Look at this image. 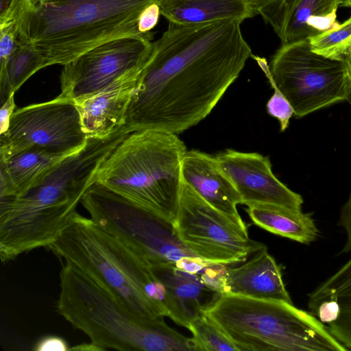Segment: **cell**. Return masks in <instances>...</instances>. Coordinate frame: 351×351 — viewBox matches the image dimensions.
Here are the masks:
<instances>
[{
    "label": "cell",
    "instance_id": "6da1fadb",
    "mask_svg": "<svg viewBox=\"0 0 351 351\" xmlns=\"http://www.w3.org/2000/svg\"><path fill=\"white\" fill-rule=\"evenodd\" d=\"M241 22H169L152 43L128 109L131 130L178 134L197 125L239 77L252 50Z\"/></svg>",
    "mask_w": 351,
    "mask_h": 351
},
{
    "label": "cell",
    "instance_id": "7a4b0ae2",
    "mask_svg": "<svg viewBox=\"0 0 351 351\" xmlns=\"http://www.w3.org/2000/svg\"><path fill=\"white\" fill-rule=\"evenodd\" d=\"M162 0H11L0 18L13 20L18 40L32 45L45 67L65 65L115 39L152 40L138 27L143 10Z\"/></svg>",
    "mask_w": 351,
    "mask_h": 351
},
{
    "label": "cell",
    "instance_id": "3957f363",
    "mask_svg": "<svg viewBox=\"0 0 351 351\" xmlns=\"http://www.w3.org/2000/svg\"><path fill=\"white\" fill-rule=\"evenodd\" d=\"M134 313L169 315L168 295L149 265L116 237L77 212L48 247Z\"/></svg>",
    "mask_w": 351,
    "mask_h": 351
},
{
    "label": "cell",
    "instance_id": "277c9868",
    "mask_svg": "<svg viewBox=\"0 0 351 351\" xmlns=\"http://www.w3.org/2000/svg\"><path fill=\"white\" fill-rule=\"evenodd\" d=\"M60 280L57 312L104 350L195 351L193 338L169 327L164 317L134 313L66 263L62 265Z\"/></svg>",
    "mask_w": 351,
    "mask_h": 351
},
{
    "label": "cell",
    "instance_id": "5b68a950",
    "mask_svg": "<svg viewBox=\"0 0 351 351\" xmlns=\"http://www.w3.org/2000/svg\"><path fill=\"white\" fill-rule=\"evenodd\" d=\"M186 152L184 143L176 134L135 130L103 161L93 182L173 225L183 184L182 162Z\"/></svg>",
    "mask_w": 351,
    "mask_h": 351
},
{
    "label": "cell",
    "instance_id": "8992f818",
    "mask_svg": "<svg viewBox=\"0 0 351 351\" xmlns=\"http://www.w3.org/2000/svg\"><path fill=\"white\" fill-rule=\"evenodd\" d=\"M239 351H347L311 312L281 300L221 293L206 311Z\"/></svg>",
    "mask_w": 351,
    "mask_h": 351
},
{
    "label": "cell",
    "instance_id": "52a82bcc",
    "mask_svg": "<svg viewBox=\"0 0 351 351\" xmlns=\"http://www.w3.org/2000/svg\"><path fill=\"white\" fill-rule=\"evenodd\" d=\"M81 204L97 226L121 241L151 268L174 267L199 275L211 263L190 250L171 223L98 182L89 186Z\"/></svg>",
    "mask_w": 351,
    "mask_h": 351
},
{
    "label": "cell",
    "instance_id": "ba28073f",
    "mask_svg": "<svg viewBox=\"0 0 351 351\" xmlns=\"http://www.w3.org/2000/svg\"><path fill=\"white\" fill-rule=\"evenodd\" d=\"M257 61L287 98L296 118L351 98V62L314 53L308 38L282 43L269 65Z\"/></svg>",
    "mask_w": 351,
    "mask_h": 351
},
{
    "label": "cell",
    "instance_id": "9c48e42d",
    "mask_svg": "<svg viewBox=\"0 0 351 351\" xmlns=\"http://www.w3.org/2000/svg\"><path fill=\"white\" fill-rule=\"evenodd\" d=\"M180 240L204 261L234 265L267 248L249 238L183 182L173 224Z\"/></svg>",
    "mask_w": 351,
    "mask_h": 351
},
{
    "label": "cell",
    "instance_id": "30bf717a",
    "mask_svg": "<svg viewBox=\"0 0 351 351\" xmlns=\"http://www.w3.org/2000/svg\"><path fill=\"white\" fill-rule=\"evenodd\" d=\"M87 141L75 103L60 94L14 111L8 129L0 135V159L32 147L71 154Z\"/></svg>",
    "mask_w": 351,
    "mask_h": 351
},
{
    "label": "cell",
    "instance_id": "8fae6325",
    "mask_svg": "<svg viewBox=\"0 0 351 351\" xmlns=\"http://www.w3.org/2000/svg\"><path fill=\"white\" fill-rule=\"evenodd\" d=\"M152 48L151 39L130 36L87 51L64 65L60 95L75 103L94 95L128 71L145 64Z\"/></svg>",
    "mask_w": 351,
    "mask_h": 351
},
{
    "label": "cell",
    "instance_id": "7c38bea8",
    "mask_svg": "<svg viewBox=\"0 0 351 351\" xmlns=\"http://www.w3.org/2000/svg\"><path fill=\"white\" fill-rule=\"evenodd\" d=\"M241 198V204H274L302 209V197L273 173L269 157L228 149L215 156Z\"/></svg>",
    "mask_w": 351,
    "mask_h": 351
},
{
    "label": "cell",
    "instance_id": "4fadbf2b",
    "mask_svg": "<svg viewBox=\"0 0 351 351\" xmlns=\"http://www.w3.org/2000/svg\"><path fill=\"white\" fill-rule=\"evenodd\" d=\"M182 178L184 183L248 235L247 225L237 210L240 196L216 156L187 151L182 162Z\"/></svg>",
    "mask_w": 351,
    "mask_h": 351
},
{
    "label": "cell",
    "instance_id": "5bb4252c",
    "mask_svg": "<svg viewBox=\"0 0 351 351\" xmlns=\"http://www.w3.org/2000/svg\"><path fill=\"white\" fill-rule=\"evenodd\" d=\"M145 64L128 71L101 90L75 102L88 138L108 136L125 125L128 109Z\"/></svg>",
    "mask_w": 351,
    "mask_h": 351
},
{
    "label": "cell",
    "instance_id": "9a60e30c",
    "mask_svg": "<svg viewBox=\"0 0 351 351\" xmlns=\"http://www.w3.org/2000/svg\"><path fill=\"white\" fill-rule=\"evenodd\" d=\"M308 307L351 350V258L308 294Z\"/></svg>",
    "mask_w": 351,
    "mask_h": 351
},
{
    "label": "cell",
    "instance_id": "2e32d148",
    "mask_svg": "<svg viewBox=\"0 0 351 351\" xmlns=\"http://www.w3.org/2000/svg\"><path fill=\"white\" fill-rule=\"evenodd\" d=\"M222 293L293 303L281 268L267 248L238 267H229Z\"/></svg>",
    "mask_w": 351,
    "mask_h": 351
},
{
    "label": "cell",
    "instance_id": "e0dca14e",
    "mask_svg": "<svg viewBox=\"0 0 351 351\" xmlns=\"http://www.w3.org/2000/svg\"><path fill=\"white\" fill-rule=\"evenodd\" d=\"M152 269L166 288L168 317L179 326L187 328L192 320L205 313L221 295L208 288L197 274L174 267Z\"/></svg>",
    "mask_w": 351,
    "mask_h": 351
},
{
    "label": "cell",
    "instance_id": "ac0fdd59",
    "mask_svg": "<svg viewBox=\"0 0 351 351\" xmlns=\"http://www.w3.org/2000/svg\"><path fill=\"white\" fill-rule=\"evenodd\" d=\"M71 154L32 147L0 159V199L23 195Z\"/></svg>",
    "mask_w": 351,
    "mask_h": 351
},
{
    "label": "cell",
    "instance_id": "d6986e66",
    "mask_svg": "<svg viewBox=\"0 0 351 351\" xmlns=\"http://www.w3.org/2000/svg\"><path fill=\"white\" fill-rule=\"evenodd\" d=\"M159 5L162 16L180 25L226 20L242 23L255 16L246 0H162Z\"/></svg>",
    "mask_w": 351,
    "mask_h": 351
},
{
    "label": "cell",
    "instance_id": "ffe728a7",
    "mask_svg": "<svg viewBox=\"0 0 351 351\" xmlns=\"http://www.w3.org/2000/svg\"><path fill=\"white\" fill-rule=\"evenodd\" d=\"M339 5V0H283L260 15L284 43L317 34L306 25L307 19L313 15L328 14Z\"/></svg>",
    "mask_w": 351,
    "mask_h": 351
},
{
    "label": "cell",
    "instance_id": "44dd1931",
    "mask_svg": "<svg viewBox=\"0 0 351 351\" xmlns=\"http://www.w3.org/2000/svg\"><path fill=\"white\" fill-rule=\"evenodd\" d=\"M247 206L252 222L269 232L303 244H309L318 237L313 219L302 209L266 204Z\"/></svg>",
    "mask_w": 351,
    "mask_h": 351
},
{
    "label": "cell",
    "instance_id": "7402d4cb",
    "mask_svg": "<svg viewBox=\"0 0 351 351\" xmlns=\"http://www.w3.org/2000/svg\"><path fill=\"white\" fill-rule=\"evenodd\" d=\"M45 67L40 53L32 45L19 40L5 68L0 71L1 106L32 75Z\"/></svg>",
    "mask_w": 351,
    "mask_h": 351
},
{
    "label": "cell",
    "instance_id": "603a6c76",
    "mask_svg": "<svg viewBox=\"0 0 351 351\" xmlns=\"http://www.w3.org/2000/svg\"><path fill=\"white\" fill-rule=\"evenodd\" d=\"M311 51L325 58L351 62V16L343 23L308 38Z\"/></svg>",
    "mask_w": 351,
    "mask_h": 351
},
{
    "label": "cell",
    "instance_id": "cb8c5ba5",
    "mask_svg": "<svg viewBox=\"0 0 351 351\" xmlns=\"http://www.w3.org/2000/svg\"><path fill=\"white\" fill-rule=\"evenodd\" d=\"M186 328L193 335L195 351H239L232 340L206 313L192 320Z\"/></svg>",
    "mask_w": 351,
    "mask_h": 351
},
{
    "label": "cell",
    "instance_id": "d4e9b609",
    "mask_svg": "<svg viewBox=\"0 0 351 351\" xmlns=\"http://www.w3.org/2000/svg\"><path fill=\"white\" fill-rule=\"evenodd\" d=\"M270 84L274 90V94L268 100L266 108L268 114L278 120L280 131H285L289 124V121L294 114L293 108L284 94L276 86L266 71H263Z\"/></svg>",
    "mask_w": 351,
    "mask_h": 351
},
{
    "label": "cell",
    "instance_id": "484cf974",
    "mask_svg": "<svg viewBox=\"0 0 351 351\" xmlns=\"http://www.w3.org/2000/svg\"><path fill=\"white\" fill-rule=\"evenodd\" d=\"M18 44L15 22L10 19H0V71L5 68Z\"/></svg>",
    "mask_w": 351,
    "mask_h": 351
},
{
    "label": "cell",
    "instance_id": "4316f807",
    "mask_svg": "<svg viewBox=\"0 0 351 351\" xmlns=\"http://www.w3.org/2000/svg\"><path fill=\"white\" fill-rule=\"evenodd\" d=\"M160 3H154L146 7L141 12L138 27L143 34H151V30L157 25L159 17L161 15Z\"/></svg>",
    "mask_w": 351,
    "mask_h": 351
},
{
    "label": "cell",
    "instance_id": "83f0119b",
    "mask_svg": "<svg viewBox=\"0 0 351 351\" xmlns=\"http://www.w3.org/2000/svg\"><path fill=\"white\" fill-rule=\"evenodd\" d=\"M348 102L351 106V98ZM339 225L343 228L346 235V241L341 253L351 252V192L347 201L341 208Z\"/></svg>",
    "mask_w": 351,
    "mask_h": 351
},
{
    "label": "cell",
    "instance_id": "f1b7e54d",
    "mask_svg": "<svg viewBox=\"0 0 351 351\" xmlns=\"http://www.w3.org/2000/svg\"><path fill=\"white\" fill-rule=\"evenodd\" d=\"M337 10L326 14L313 15L307 19L306 25L318 33L327 31L335 27L339 22L336 21Z\"/></svg>",
    "mask_w": 351,
    "mask_h": 351
},
{
    "label": "cell",
    "instance_id": "f546056e",
    "mask_svg": "<svg viewBox=\"0 0 351 351\" xmlns=\"http://www.w3.org/2000/svg\"><path fill=\"white\" fill-rule=\"evenodd\" d=\"M69 348L64 339L48 335L39 339L33 349L36 351H68Z\"/></svg>",
    "mask_w": 351,
    "mask_h": 351
},
{
    "label": "cell",
    "instance_id": "4dcf8cb0",
    "mask_svg": "<svg viewBox=\"0 0 351 351\" xmlns=\"http://www.w3.org/2000/svg\"><path fill=\"white\" fill-rule=\"evenodd\" d=\"M14 95V93L12 94L1 106L0 135L5 132L8 129L10 117L14 112V109L15 108Z\"/></svg>",
    "mask_w": 351,
    "mask_h": 351
},
{
    "label": "cell",
    "instance_id": "1f68e13d",
    "mask_svg": "<svg viewBox=\"0 0 351 351\" xmlns=\"http://www.w3.org/2000/svg\"><path fill=\"white\" fill-rule=\"evenodd\" d=\"M283 0H246L255 15H260L263 12L278 5Z\"/></svg>",
    "mask_w": 351,
    "mask_h": 351
},
{
    "label": "cell",
    "instance_id": "d6a6232c",
    "mask_svg": "<svg viewBox=\"0 0 351 351\" xmlns=\"http://www.w3.org/2000/svg\"><path fill=\"white\" fill-rule=\"evenodd\" d=\"M69 350L75 351H104V350L93 343V342L83 343L81 344L75 345L69 348Z\"/></svg>",
    "mask_w": 351,
    "mask_h": 351
},
{
    "label": "cell",
    "instance_id": "836d02e7",
    "mask_svg": "<svg viewBox=\"0 0 351 351\" xmlns=\"http://www.w3.org/2000/svg\"><path fill=\"white\" fill-rule=\"evenodd\" d=\"M11 0H1V12H3L8 6Z\"/></svg>",
    "mask_w": 351,
    "mask_h": 351
},
{
    "label": "cell",
    "instance_id": "e575fe53",
    "mask_svg": "<svg viewBox=\"0 0 351 351\" xmlns=\"http://www.w3.org/2000/svg\"><path fill=\"white\" fill-rule=\"evenodd\" d=\"M341 5L351 8V0H339Z\"/></svg>",
    "mask_w": 351,
    "mask_h": 351
}]
</instances>
